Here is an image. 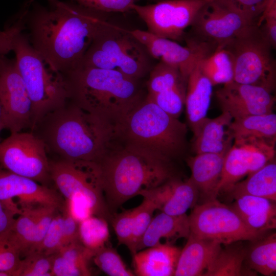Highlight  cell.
<instances>
[{"label":"cell","instance_id":"cell-1","mask_svg":"<svg viewBox=\"0 0 276 276\" xmlns=\"http://www.w3.org/2000/svg\"><path fill=\"white\" fill-rule=\"evenodd\" d=\"M49 7L32 3L26 29L32 46L64 75L77 67L93 42L115 25L108 13L55 0Z\"/></svg>","mask_w":276,"mask_h":276},{"label":"cell","instance_id":"cell-2","mask_svg":"<svg viewBox=\"0 0 276 276\" xmlns=\"http://www.w3.org/2000/svg\"><path fill=\"white\" fill-rule=\"evenodd\" d=\"M55 158L99 163L115 139L114 127L68 101L31 131Z\"/></svg>","mask_w":276,"mask_h":276},{"label":"cell","instance_id":"cell-3","mask_svg":"<svg viewBox=\"0 0 276 276\" xmlns=\"http://www.w3.org/2000/svg\"><path fill=\"white\" fill-rule=\"evenodd\" d=\"M98 164L105 200L112 214L141 192L177 177L173 160L116 140Z\"/></svg>","mask_w":276,"mask_h":276},{"label":"cell","instance_id":"cell-4","mask_svg":"<svg viewBox=\"0 0 276 276\" xmlns=\"http://www.w3.org/2000/svg\"><path fill=\"white\" fill-rule=\"evenodd\" d=\"M64 76L69 101L114 128L145 98L139 80L116 71L79 65Z\"/></svg>","mask_w":276,"mask_h":276},{"label":"cell","instance_id":"cell-5","mask_svg":"<svg viewBox=\"0 0 276 276\" xmlns=\"http://www.w3.org/2000/svg\"><path fill=\"white\" fill-rule=\"evenodd\" d=\"M114 129L118 141L173 161L186 149L187 125L147 96Z\"/></svg>","mask_w":276,"mask_h":276},{"label":"cell","instance_id":"cell-6","mask_svg":"<svg viewBox=\"0 0 276 276\" xmlns=\"http://www.w3.org/2000/svg\"><path fill=\"white\" fill-rule=\"evenodd\" d=\"M13 51L32 103V130L44 116L67 102V84L65 76L32 46L27 34L22 32L17 36Z\"/></svg>","mask_w":276,"mask_h":276},{"label":"cell","instance_id":"cell-7","mask_svg":"<svg viewBox=\"0 0 276 276\" xmlns=\"http://www.w3.org/2000/svg\"><path fill=\"white\" fill-rule=\"evenodd\" d=\"M151 57L129 30L115 25L93 42L79 65L116 71L139 80L152 69Z\"/></svg>","mask_w":276,"mask_h":276},{"label":"cell","instance_id":"cell-8","mask_svg":"<svg viewBox=\"0 0 276 276\" xmlns=\"http://www.w3.org/2000/svg\"><path fill=\"white\" fill-rule=\"evenodd\" d=\"M234 61V81L258 86L273 92L275 86V62L272 46L260 26L254 24L222 47Z\"/></svg>","mask_w":276,"mask_h":276},{"label":"cell","instance_id":"cell-9","mask_svg":"<svg viewBox=\"0 0 276 276\" xmlns=\"http://www.w3.org/2000/svg\"><path fill=\"white\" fill-rule=\"evenodd\" d=\"M50 166L52 182L64 200H85L96 216L110 222L112 214L105 200L98 163L50 159Z\"/></svg>","mask_w":276,"mask_h":276},{"label":"cell","instance_id":"cell-10","mask_svg":"<svg viewBox=\"0 0 276 276\" xmlns=\"http://www.w3.org/2000/svg\"><path fill=\"white\" fill-rule=\"evenodd\" d=\"M188 217L191 234L224 245L254 241L263 234L249 228L232 206L217 199L195 204Z\"/></svg>","mask_w":276,"mask_h":276},{"label":"cell","instance_id":"cell-11","mask_svg":"<svg viewBox=\"0 0 276 276\" xmlns=\"http://www.w3.org/2000/svg\"><path fill=\"white\" fill-rule=\"evenodd\" d=\"M0 166L48 186L50 159L43 142L32 132H18L0 142Z\"/></svg>","mask_w":276,"mask_h":276},{"label":"cell","instance_id":"cell-12","mask_svg":"<svg viewBox=\"0 0 276 276\" xmlns=\"http://www.w3.org/2000/svg\"><path fill=\"white\" fill-rule=\"evenodd\" d=\"M211 1L163 0L146 5L135 3L131 10L144 21L149 32L159 37L179 41L200 9Z\"/></svg>","mask_w":276,"mask_h":276},{"label":"cell","instance_id":"cell-13","mask_svg":"<svg viewBox=\"0 0 276 276\" xmlns=\"http://www.w3.org/2000/svg\"><path fill=\"white\" fill-rule=\"evenodd\" d=\"M0 102L11 133L33 128V106L14 59L0 56Z\"/></svg>","mask_w":276,"mask_h":276},{"label":"cell","instance_id":"cell-14","mask_svg":"<svg viewBox=\"0 0 276 276\" xmlns=\"http://www.w3.org/2000/svg\"><path fill=\"white\" fill-rule=\"evenodd\" d=\"M275 143L254 139L234 141L225 156L217 195L274 159Z\"/></svg>","mask_w":276,"mask_h":276},{"label":"cell","instance_id":"cell-15","mask_svg":"<svg viewBox=\"0 0 276 276\" xmlns=\"http://www.w3.org/2000/svg\"><path fill=\"white\" fill-rule=\"evenodd\" d=\"M0 200L17 215L23 209L42 205L62 211L65 204L62 196L55 189L1 166Z\"/></svg>","mask_w":276,"mask_h":276},{"label":"cell","instance_id":"cell-16","mask_svg":"<svg viewBox=\"0 0 276 276\" xmlns=\"http://www.w3.org/2000/svg\"><path fill=\"white\" fill-rule=\"evenodd\" d=\"M257 24L216 0L205 4L192 27L201 41L221 47L251 25Z\"/></svg>","mask_w":276,"mask_h":276},{"label":"cell","instance_id":"cell-17","mask_svg":"<svg viewBox=\"0 0 276 276\" xmlns=\"http://www.w3.org/2000/svg\"><path fill=\"white\" fill-rule=\"evenodd\" d=\"M129 31L144 45L152 58L177 67L187 80L196 63L210 54L209 44L205 42L188 41L185 47L147 31Z\"/></svg>","mask_w":276,"mask_h":276},{"label":"cell","instance_id":"cell-18","mask_svg":"<svg viewBox=\"0 0 276 276\" xmlns=\"http://www.w3.org/2000/svg\"><path fill=\"white\" fill-rule=\"evenodd\" d=\"M216 97L222 112L228 113L233 120L273 112L275 102L270 90L234 81L224 84L216 91Z\"/></svg>","mask_w":276,"mask_h":276},{"label":"cell","instance_id":"cell-19","mask_svg":"<svg viewBox=\"0 0 276 276\" xmlns=\"http://www.w3.org/2000/svg\"><path fill=\"white\" fill-rule=\"evenodd\" d=\"M151 201L156 209L172 216L186 214L193 208L199 197L198 191L189 178L181 180L175 177L153 189L139 194Z\"/></svg>","mask_w":276,"mask_h":276},{"label":"cell","instance_id":"cell-20","mask_svg":"<svg viewBox=\"0 0 276 276\" xmlns=\"http://www.w3.org/2000/svg\"><path fill=\"white\" fill-rule=\"evenodd\" d=\"M200 60L188 76L185 97L187 122L193 133V136L197 134L201 125L207 117L214 86L202 72Z\"/></svg>","mask_w":276,"mask_h":276},{"label":"cell","instance_id":"cell-21","mask_svg":"<svg viewBox=\"0 0 276 276\" xmlns=\"http://www.w3.org/2000/svg\"><path fill=\"white\" fill-rule=\"evenodd\" d=\"M227 151L196 154L187 159L191 173L189 179L196 188L199 196L204 199L203 202L217 199V188Z\"/></svg>","mask_w":276,"mask_h":276},{"label":"cell","instance_id":"cell-22","mask_svg":"<svg viewBox=\"0 0 276 276\" xmlns=\"http://www.w3.org/2000/svg\"><path fill=\"white\" fill-rule=\"evenodd\" d=\"M180 251L167 243L140 250L132 255L133 272L138 276L174 275Z\"/></svg>","mask_w":276,"mask_h":276},{"label":"cell","instance_id":"cell-23","mask_svg":"<svg viewBox=\"0 0 276 276\" xmlns=\"http://www.w3.org/2000/svg\"><path fill=\"white\" fill-rule=\"evenodd\" d=\"M181 249L175 276L203 275L222 244L214 240L200 239L190 234Z\"/></svg>","mask_w":276,"mask_h":276},{"label":"cell","instance_id":"cell-24","mask_svg":"<svg viewBox=\"0 0 276 276\" xmlns=\"http://www.w3.org/2000/svg\"><path fill=\"white\" fill-rule=\"evenodd\" d=\"M233 118L226 112L211 119L206 117L197 134L193 136L192 149L196 154L227 151L233 143L228 127Z\"/></svg>","mask_w":276,"mask_h":276},{"label":"cell","instance_id":"cell-25","mask_svg":"<svg viewBox=\"0 0 276 276\" xmlns=\"http://www.w3.org/2000/svg\"><path fill=\"white\" fill-rule=\"evenodd\" d=\"M190 234L188 216L185 214L172 216L160 212L152 220L137 248V251L162 244L161 240L172 242L184 238Z\"/></svg>","mask_w":276,"mask_h":276},{"label":"cell","instance_id":"cell-26","mask_svg":"<svg viewBox=\"0 0 276 276\" xmlns=\"http://www.w3.org/2000/svg\"><path fill=\"white\" fill-rule=\"evenodd\" d=\"M226 192L233 198L240 195H249L265 198L275 202V159L248 175L245 180L236 182Z\"/></svg>","mask_w":276,"mask_h":276},{"label":"cell","instance_id":"cell-27","mask_svg":"<svg viewBox=\"0 0 276 276\" xmlns=\"http://www.w3.org/2000/svg\"><path fill=\"white\" fill-rule=\"evenodd\" d=\"M94 253L80 241L61 248L53 255L52 276H89L88 262Z\"/></svg>","mask_w":276,"mask_h":276},{"label":"cell","instance_id":"cell-28","mask_svg":"<svg viewBox=\"0 0 276 276\" xmlns=\"http://www.w3.org/2000/svg\"><path fill=\"white\" fill-rule=\"evenodd\" d=\"M228 130L233 141L254 139L275 143L276 114L271 112L234 119Z\"/></svg>","mask_w":276,"mask_h":276},{"label":"cell","instance_id":"cell-29","mask_svg":"<svg viewBox=\"0 0 276 276\" xmlns=\"http://www.w3.org/2000/svg\"><path fill=\"white\" fill-rule=\"evenodd\" d=\"M236 242L221 247L205 270L203 276L253 275L251 270L245 269L246 250Z\"/></svg>","mask_w":276,"mask_h":276},{"label":"cell","instance_id":"cell-30","mask_svg":"<svg viewBox=\"0 0 276 276\" xmlns=\"http://www.w3.org/2000/svg\"><path fill=\"white\" fill-rule=\"evenodd\" d=\"M200 66L213 86L234 81L233 59L230 53L223 47L216 48L213 53L202 58Z\"/></svg>","mask_w":276,"mask_h":276},{"label":"cell","instance_id":"cell-31","mask_svg":"<svg viewBox=\"0 0 276 276\" xmlns=\"http://www.w3.org/2000/svg\"><path fill=\"white\" fill-rule=\"evenodd\" d=\"M258 241L246 250L245 259L255 272L271 275L276 271V234L273 233Z\"/></svg>","mask_w":276,"mask_h":276},{"label":"cell","instance_id":"cell-32","mask_svg":"<svg viewBox=\"0 0 276 276\" xmlns=\"http://www.w3.org/2000/svg\"><path fill=\"white\" fill-rule=\"evenodd\" d=\"M187 80L176 67L159 61L152 68L147 82V95L187 86Z\"/></svg>","mask_w":276,"mask_h":276},{"label":"cell","instance_id":"cell-33","mask_svg":"<svg viewBox=\"0 0 276 276\" xmlns=\"http://www.w3.org/2000/svg\"><path fill=\"white\" fill-rule=\"evenodd\" d=\"M78 237L80 242L95 254L106 246L110 238L108 221L93 215L79 222Z\"/></svg>","mask_w":276,"mask_h":276},{"label":"cell","instance_id":"cell-34","mask_svg":"<svg viewBox=\"0 0 276 276\" xmlns=\"http://www.w3.org/2000/svg\"><path fill=\"white\" fill-rule=\"evenodd\" d=\"M92 259L95 265L108 275H135L127 267L117 250L110 247L105 246L99 249L94 254Z\"/></svg>","mask_w":276,"mask_h":276},{"label":"cell","instance_id":"cell-35","mask_svg":"<svg viewBox=\"0 0 276 276\" xmlns=\"http://www.w3.org/2000/svg\"><path fill=\"white\" fill-rule=\"evenodd\" d=\"M34 0H26L12 22L0 31V56H5L13 51L17 36L26 30V18Z\"/></svg>","mask_w":276,"mask_h":276},{"label":"cell","instance_id":"cell-36","mask_svg":"<svg viewBox=\"0 0 276 276\" xmlns=\"http://www.w3.org/2000/svg\"><path fill=\"white\" fill-rule=\"evenodd\" d=\"M134 209L133 231L129 250L132 255L137 252V248L156 210L155 205L148 199L143 198L142 202Z\"/></svg>","mask_w":276,"mask_h":276},{"label":"cell","instance_id":"cell-37","mask_svg":"<svg viewBox=\"0 0 276 276\" xmlns=\"http://www.w3.org/2000/svg\"><path fill=\"white\" fill-rule=\"evenodd\" d=\"M23 258L13 276H52L53 255L33 252Z\"/></svg>","mask_w":276,"mask_h":276},{"label":"cell","instance_id":"cell-38","mask_svg":"<svg viewBox=\"0 0 276 276\" xmlns=\"http://www.w3.org/2000/svg\"><path fill=\"white\" fill-rule=\"evenodd\" d=\"M232 207L242 219L264 212L276 211L275 202L268 199L249 195L238 196Z\"/></svg>","mask_w":276,"mask_h":276},{"label":"cell","instance_id":"cell-39","mask_svg":"<svg viewBox=\"0 0 276 276\" xmlns=\"http://www.w3.org/2000/svg\"><path fill=\"white\" fill-rule=\"evenodd\" d=\"M186 92V87H181L146 96L164 111L178 118L185 106Z\"/></svg>","mask_w":276,"mask_h":276},{"label":"cell","instance_id":"cell-40","mask_svg":"<svg viewBox=\"0 0 276 276\" xmlns=\"http://www.w3.org/2000/svg\"><path fill=\"white\" fill-rule=\"evenodd\" d=\"M62 237V214L58 211L54 215L41 242L34 252L52 256L61 246Z\"/></svg>","mask_w":276,"mask_h":276},{"label":"cell","instance_id":"cell-41","mask_svg":"<svg viewBox=\"0 0 276 276\" xmlns=\"http://www.w3.org/2000/svg\"><path fill=\"white\" fill-rule=\"evenodd\" d=\"M134 218V209L125 210L120 213L112 214L110 223L115 232L118 245L130 247Z\"/></svg>","mask_w":276,"mask_h":276},{"label":"cell","instance_id":"cell-42","mask_svg":"<svg viewBox=\"0 0 276 276\" xmlns=\"http://www.w3.org/2000/svg\"><path fill=\"white\" fill-rule=\"evenodd\" d=\"M258 24L270 0H216Z\"/></svg>","mask_w":276,"mask_h":276},{"label":"cell","instance_id":"cell-43","mask_svg":"<svg viewBox=\"0 0 276 276\" xmlns=\"http://www.w3.org/2000/svg\"><path fill=\"white\" fill-rule=\"evenodd\" d=\"M7 233L0 236V271L13 276L21 259V255L8 238Z\"/></svg>","mask_w":276,"mask_h":276},{"label":"cell","instance_id":"cell-44","mask_svg":"<svg viewBox=\"0 0 276 276\" xmlns=\"http://www.w3.org/2000/svg\"><path fill=\"white\" fill-rule=\"evenodd\" d=\"M85 8L106 13L132 11L136 0H73Z\"/></svg>","mask_w":276,"mask_h":276},{"label":"cell","instance_id":"cell-45","mask_svg":"<svg viewBox=\"0 0 276 276\" xmlns=\"http://www.w3.org/2000/svg\"><path fill=\"white\" fill-rule=\"evenodd\" d=\"M263 22L264 26L261 28L265 37L273 48L276 46V0H270L264 10L258 25Z\"/></svg>","mask_w":276,"mask_h":276},{"label":"cell","instance_id":"cell-46","mask_svg":"<svg viewBox=\"0 0 276 276\" xmlns=\"http://www.w3.org/2000/svg\"><path fill=\"white\" fill-rule=\"evenodd\" d=\"M61 212L62 214V237L61 248L79 241V222L73 218L64 206Z\"/></svg>","mask_w":276,"mask_h":276},{"label":"cell","instance_id":"cell-47","mask_svg":"<svg viewBox=\"0 0 276 276\" xmlns=\"http://www.w3.org/2000/svg\"><path fill=\"white\" fill-rule=\"evenodd\" d=\"M17 215L0 200V236L8 233L12 228Z\"/></svg>","mask_w":276,"mask_h":276},{"label":"cell","instance_id":"cell-48","mask_svg":"<svg viewBox=\"0 0 276 276\" xmlns=\"http://www.w3.org/2000/svg\"><path fill=\"white\" fill-rule=\"evenodd\" d=\"M4 129H5V122H4V119L3 109H2V105L0 102V133H1V132ZM1 142V140L0 138V142Z\"/></svg>","mask_w":276,"mask_h":276},{"label":"cell","instance_id":"cell-49","mask_svg":"<svg viewBox=\"0 0 276 276\" xmlns=\"http://www.w3.org/2000/svg\"><path fill=\"white\" fill-rule=\"evenodd\" d=\"M54 1L55 0H48L49 3H51V2H52Z\"/></svg>","mask_w":276,"mask_h":276}]
</instances>
